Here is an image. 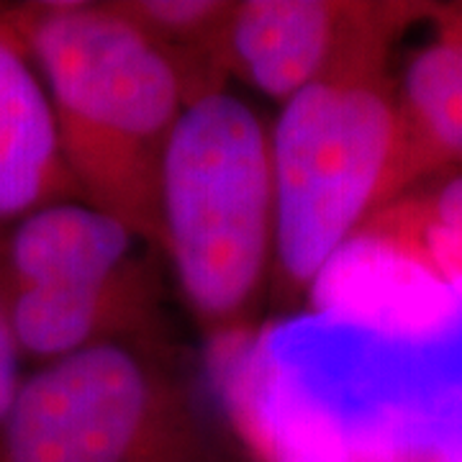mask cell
<instances>
[{"label":"cell","instance_id":"7c38bea8","mask_svg":"<svg viewBox=\"0 0 462 462\" xmlns=\"http://www.w3.org/2000/svg\"><path fill=\"white\" fill-rule=\"evenodd\" d=\"M434 18H437V32L455 33V36H462V3L460 5H447V8H437L434 11Z\"/></svg>","mask_w":462,"mask_h":462},{"label":"cell","instance_id":"3957f363","mask_svg":"<svg viewBox=\"0 0 462 462\" xmlns=\"http://www.w3.org/2000/svg\"><path fill=\"white\" fill-rule=\"evenodd\" d=\"M275 245L270 314L306 311L316 285L365 224L409 190L406 134L383 75L311 85L270 132Z\"/></svg>","mask_w":462,"mask_h":462},{"label":"cell","instance_id":"8992f818","mask_svg":"<svg viewBox=\"0 0 462 462\" xmlns=\"http://www.w3.org/2000/svg\"><path fill=\"white\" fill-rule=\"evenodd\" d=\"M144 247L124 221L88 200H57L16 221L5 245V291L152 316V275L139 257Z\"/></svg>","mask_w":462,"mask_h":462},{"label":"cell","instance_id":"5b68a950","mask_svg":"<svg viewBox=\"0 0 462 462\" xmlns=\"http://www.w3.org/2000/svg\"><path fill=\"white\" fill-rule=\"evenodd\" d=\"M424 3L242 0L221 47V69L285 103L327 80L383 75L413 21L434 16Z\"/></svg>","mask_w":462,"mask_h":462},{"label":"cell","instance_id":"8fae6325","mask_svg":"<svg viewBox=\"0 0 462 462\" xmlns=\"http://www.w3.org/2000/svg\"><path fill=\"white\" fill-rule=\"evenodd\" d=\"M23 385L21 378V349H18L16 334L11 329L5 303L0 298V430L8 419V413L16 403L18 391Z\"/></svg>","mask_w":462,"mask_h":462},{"label":"cell","instance_id":"9c48e42d","mask_svg":"<svg viewBox=\"0 0 462 462\" xmlns=\"http://www.w3.org/2000/svg\"><path fill=\"white\" fill-rule=\"evenodd\" d=\"M355 239L401 254L431 281L462 288V175L380 208Z\"/></svg>","mask_w":462,"mask_h":462},{"label":"cell","instance_id":"277c9868","mask_svg":"<svg viewBox=\"0 0 462 462\" xmlns=\"http://www.w3.org/2000/svg\"><path fill=\"white\" fill-rule=\"evenodd\" d=\"M0 462H224L193 393L142 339L42 365L0 430Z\"/></svg>","mask_w":462,"mask_h":462},{"label":"cell","instance_id":"ba28073f","mask_svg":"<svg viewBox=\"0 0 462 462\" xmlns=\"http://www.w3.org/2000/svg\"><path fill=\"white\" fill-rule=\"evenodd\" d=\"M396 98L409 188L462 167V36L437 32V39L409 60Z\"/></svg>","mask_w":462,"mask_h":462},{"label":"cell","instance_id":"30bf717a","mask_svg":"<svg viewBox=\"0 0 462 462\" xmlns=\"http://www.w3.org/2000/svg\"><path fill=\"white\" fill-rule=\"evenodd\" d=\"M236 3L226 0H124L114 3V8L132 21L136 29L147 33L149 39L178 62L182 75L188 78L193 98V67L190 60L199 54L208 60L214 69H221V47L224 33L229 26Z\"/></svg>","mask_w":462,"mask_h":462},{"label":"cell","instance_id":"6da1fadb","mask_svg":"<svg viewBox=\"0 0 462 462\" xmlns=\"http://www.w3.org/2000/svg\"><path fill=\"white\" fill-rule=\"evenodd\" d=\"M5 18L42 72L78 196L160 247L162 157L193 98L178 62L114 3H44Z\"/></svg>","mask_w":462,"mask_h":462},{"label":"cell","instance_id":"52a82bcc","mask_svg":"<svg viewBox=\"0 0 462 462\" xmlns=\"http://www.w3.org/2000/svg\"><path fill=\"white\" fill-rule=\"evenodd\" d=\"M67 193L78 188L60 149L50 93L21 36L0 16V224Z\"/></svg>","mask_w":462,"mask_h":462},{"label":"cell","instance_id":"7a4b0ae2","mask_svg":"<svg viewBox=\"0 0 462 462\" xmlns=\"http://www.w3.org/2000/svg\"><path fill=\"white\" fill-rule=\"evenodd\" d=\"M275 196L270 132L224 88L188 100L160 170V249L214 342L249 329L270 293Z\"/></svg>","mask_w":462,"mask_h":462}]
</instances>
